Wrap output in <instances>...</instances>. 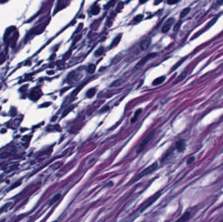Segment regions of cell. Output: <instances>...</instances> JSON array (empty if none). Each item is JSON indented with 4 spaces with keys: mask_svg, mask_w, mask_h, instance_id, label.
<instances>
[{
    "mask_svg": "<svg viewBox=\"0 0 223 222\" xmlns=\"http://www.w3.org/2000/svg\"><path fill=\"white\" fill-rule=\"evenodd\" d=\"M120 40H121V35L117 36V37H116V38L114 39L112 42H111V44L110 45V48H114V47H115V46H116L119 44V42H120Z\"/></svg>",
    "mask_w": 223,
    "mask_h": 222,
    "instance_id": "8fae6325",
    "label": "cell"
},
{
    "mask_svg": "<svg viewBox=\"0 0 223 222\" xmlns=\"http://www.w3.org/2000/svg\"><path fill=\"white\" fill-rule=\"evenodd\" d=\"M141 112H142V109H139V110H138L137 111H136V113H135V114L134 117H132V119H131V123H135V122L136 121V120H137L138 116L140 115V114L141 113Z\"/></svg>",
    "mask_w": 223,
    "mask_h": 222,
    "instance_id": "4fadbf2b",
    "label": "cell"
},
{
    "mask_svg": "<svg viewBox=\"0 0 223 222\" xmlns=\"http://www.w3.org/2000/svg\"><path fill=\"white\" fill-rule=\"evenodd\" d=\"M157 167H158L157 162H156L153 163V164L151 165L150 166H149L148 167H147L146 169H145L142 172H141V173H140V174H138L137 175V176H136L134 178H132V180L131 181V182L129 183V185L135 183V182L138 181L139 180V179L142 178L143 177H145L146 175H149V174L152 173L153 171H155L157 169Z\"/></svg>",
    "mask_w": 223,
    "mask_h": 222,
    "instance_id": "6da1fadb",
    "label": "cell"
},
{
    "mask_svg": "<svg viewBox=\"0 0 223 222\" xmlns=\"http://www.w3.org/2000/svg\"><path fill=\"white\" fill-rule=\"evenodd\" d=\"M189 217H190V212H186L185 213L183 214V216L180 218H179L178 221H187V220H188L189 219Z\"/></svg>",
    "mask_w": 223,
    "mask_h": 222,
    "instance_id": "5bb4252c",
    "label": "cell"
},
{
    "mask_svg": "<svg viewBox=\"0 0 223 222\" xmlns=\"http://www.w3.org/2000/svg\"><path fill=\"white\" fill-rule=\"evenodd\" d=\"M175 148L179 152L184 151L186 148V143L183 139H181L175 143Z\"/></svg>",
    "mask_w": 223,
    "mask_h": 222,
    "instance_id": "8992f818",
    "label": "cell"
},
{
    "mask_svg": "<svg viewBox=\"0 0 223 222\" xmlns=\"http://www.w3.org/2000/svg\"><path fill=\"white\" fill-rule=\"evenodd\" d=\"M151 44V41L149 39H146V40H143L141 43H140V48L142 50H146L148 47Z\"/></svg>",
    "mask_w": 223,
    "mask_h": 222,
    "instance_id": "52a82bcc",
    "label": "cell"
},
{
    "mask_svg": "<svg viewBox=\"0 0 223 222\" xmlns=\"http://www.w3.org/2000/svg\"><path fill=\"white\" fill-rule=\"evenodd\" d=\"M61 198V194L60 193H57V194H56L54 198H52V199L50 201V205H53L54 203H56L57 201H58Z\"/></svg>",
    "mask_w": 223,
    "mask_h": 222,
    "instance_id": "ac0fdd59",
    "label": "cell"
},
{
    "mask_svg": "<svg viewBox=\"0 0 223 222\" xmlns=\"http://www.w3.org/2000/svg\"><path fill=\"white\" fill-rule=\"evenodd\" d=\"M20 184H21V182L18 181L16 184H14L13 185L12 187L10 188V189H13V188H16V187H18V186H19Z\"/></svg>",
    "mask_w": 223,
    "mask_h": 222,
    "instance_id": "484cf974",
    "label": "cell"
},
{
    "mask_svg": "<svg viewBox=\"0 0 223 222\" xmlns=\"http://www.w3.org/2000/svg\"><path fill=\"white\" fill-rule=\"evenodd\" d=\"M104 52V48L103 47H100L99 49L96 50L95 52V56H100Z\"/></svg>",
    "mask_w": 223,
    "mask_h": 222,
    "instance_id": "ffe728a7",
    "label": "cell"
},
{
    "mask_svg": "<svg viewBox=\"0 0 223 222\" xmlns=\"http://www.w3.org/2000/svg\"><path fill=\"white\" fill-rule=\"evenodd\" d=\"M173 151H174V149H170L169 150H168L167 151L164 153V155H163V157L162 158L161 162H165V161H166L167 160H168L169 158V157L172 155V154H173Z\"/></svg>",
    "mask_w": 223,
    "mask_h": 222,
    "instance_id": "ba28073f",
    "label": "cell"
},
{
    "mask_svg": "<svg viewBox=\"0 0 223 222\" xmlns=\"http://www.w3.org/2000/svg\"><path fill=\"white\" fill-rule=\"evenodd\" d=\"M161 195V192H158L155 193V194L153 195L152 197H150L148 199L146 200L140 208V212H143V211L147 209V208H149L151 205H152V204H153L156 201L160 198Z\"/></svg>",
    "mask_w": 223,
    "mask_h": 222,
    "instance_id": "7a4b0ae2",
    "label": "cell"
},
{
    "mask_svg": "<svg viewBox=\"0 0 223 222\" xmlns=\"http://www.w3.org/2000/svg\"><path fill=\"white\" fill-rule=\"evenodd\" d=\"M143 18V15H142V14H140V15H138L136 16L134 20H133V21H135V22H140V21H141Z\"/></svg>",
    "mask_w": 223,
    "mask_h": 222,
    "instance_id": "7402d4cb",
    "label": "cell"
},
{
    "mask_svg": "<svg viewBox=\"0 0 223 222\" xmlns=\"http://www.w3.org/2000/svg\"><path fill=\"white\" fill-rule=\"evenodd\" d=\"M110 109V107H109V106H105V107H103V108L101 110H100V112H106V111H108V110H109Z\"/></svg>",
    "mask_w": 223,
    "mask_h": 222,
    "instance_id": "4316f807",
    "label": "cell"
},
{
    "mask_svg": "<svg viewBox=\"0 0 223 222\" xmlns=\"http://www.w3.org/2000/svg\"><path fill=\"white\" fill-rule=\"evenodd\" d=\"M100 11V8L97 5H94L91 9V14H93V15H96V14H98Z\"/></svg>",
    "mask_w": 223,
    "mask_h": 222,
    "instance_id": "e0dca14e",
    "label": "cell"
},
{
    "mask_svg": "<svg viewBox=\"0 0 223 222\" xmlns=\"http://www.w3.org/2000/svg\"><path fill=\"white\" fill-rule=\"evenodd\" d=\"M194 161H195V157L194 156H192L189 158L187 160V164H190L191 163H193Z\"/></svg>",
    "mask_w": 223,
    "mask_h": 222,
    "instance_id": "cb8c5ba5",
    "label": "cell"
},
{
    "mask_svg": "<svg viewBox=\"0 0 223 222\" xmlns=\"http://www.w3.org/2000/svg\"><path fill=\"white\" fill-rule=\"evenodd\" d=\"M186 59H187V57H184V58H183L182 59H181L180 61H178L177 63H176V64H175V65H174L173 67H172V69L171 71L172 72V71H174V70H175L177 69L178 68L179 66H181V64L183 62L185 61Z\"/></svg>",
    "mask_w": 223,
    "mask_h": 222,
    "instance_id": "9a60e30c",
    "label": "cell"
},
{
    "mask_svg": "<svg viewBox=\"0 0 223 222\" xmlns=\"http://www.w3.org/2000/svg\"><path fill=\"white\" fill-rule=\"evenodd\" d=\"M165 80V77L164 76H161L156 78L153 82V85H158L159 84H161L162 83H163Z\"/></svg>",
    "mask_w": 223,
    "mask_h": 222,
    "instance_id": "30bf717a",
    "label": "cell"
},
{
    "mask_svg": "<svg viewBox=\"0 0 223 222\" xmlns=\"http://www.w3.org/2000/svg\"><path fill=\"white\" fill-rule=\"evenodd\" d=\"M147 1V0H140V2L141 3H143L146 2Z\"/></svg>",
    "mask_w": 223,
    "mask_h": 222,
    "instance_id": "83f0119b",
    "label": "cell"
},
{
    "mask_svg": "<svg viewBox=\"0 0 223 222\" xmlns=\"http://www.w3.org/2000/svg\"><path fill=\"white\" fill-rule=\"evenodd\" d=\"M95 93H96V89L92 88L88 91L87 93H86V96H87V97L88 98H92L93 96L95 95Z\"/></svg>",
    "mask_w": 223,
    "mask_h": 222,
    "instance_id": "7c38bea8",
    "label": "cell"
},
{
    "mask_svg": "<svg viewBox=\"0 0 223 222\" xmlns=\"http://www.w3.org/2000/svg\"><path fill=\"white\" fill-rule=\"evenodd\" d=\"M190 8H189V7H187V8H185V9H183L180 13V18H184L187 15V14H189V12H190Z\"/></svg>",
    "mask_w": 223,
    "mask_h": 222,
    "instance_id": "2e32d148",
    "label": "cell"
},
{
    "mask_svg": "<svg viewBox=\"0 0 223 222\" xmlns=\"http://www.w3.org/2000/svg\"><path fill=\"white\" fill-rule=\"evenodd\" d=\"M74 105H72V106H69V107H67V108H66L65 110V111H64L63 113L62 117L66 116L68 113H70V112H71V111L74 109Z\"/></svg>",
    "mask_w": 223,
    "mask_h": 222,
    "instance_id": "d6986e66",
    "label": "cell"
},
{
    "mask_svg": "<svg viewBox=\"0 0 223 222\" xmlns=\"http://www.w3.org/2000/svg\"><path fill=\"white\" fill-rule=\"evenodd\" d=\"M178 2V0H168V3L169 5H174Z\"/></svg>",
    "mask_w": 223,
    "mask_h": 222,
    "instance_id": "d4e9b609",
    "label": "cell"
},
{
    "mask_svg": "<svg viewBox=\"0 0 223 222\" xmlns=\"http://www.w3.org/2000/svg\"><path fill=\"white\" fill-rule=\"evenodd\" d=\"M155 130H153L150 132V133L149 134V135L147 136V137L143 139V140L141 142V143H140L139 147H138V149H137V152L138 153H140V152L142 151V150L144 149L146 147V146L148 144V143L152 141V139H153V138L154 137L155 135Z\"/></svg>",
    "mask_w": 223,
    "mask_h": 222,
    "instance_id": "3957f363",
    "label": "cell"
},
{
    "mask_svg": "<svg viewBox=\"0 0 223 222\" xmlns=\"http://www.w3.org/2000/svg\"><path fill=\"white\" fill-rule=\"evenodd\" d=\"M95 69H96V67L95 64H90L88 67V72L89 73H93L95 70Z\"/></svg>",
    "mask_w": 223,
    "mask_h": 222,
    "instance_id": "44dd1931",
    "label": "cell"
},
{
    "mask_svg": "<svg viewBox=\"0 0 223 222\" xmlns=\"http://www.w3.org/2000/svg\"><path fill=\"white\" fill-rule=\"evenodd\" d=\"M157 56V53H149V54L147 55L146 57H143V59H142L138 63V64H136V67H135V69H140V68L142 67L144 64L146 63V62L147 61L153 58V57H155Z\"/></svg>",
    "mask_w": 223,
    "mask_h": 222,
    "instance_id": "277c9868",
    "label": "cell"
},
{
    "mask_svg": "<svg viewBox=\"0 0 223 222\" xmlns=\"http://www.w3.org/2000/svg\"><path fill=\"white\" fill-rule=\"evenodd\" d=\"M187 73H188L187 70V69L183 71V73H182L180 75H179V76L177 78V79H176L175 81V82H174V84H177V83H179V82H180L181 81H182V80H183V79H185V77L187 76Z\"/></svg>",
    "mask_w": 223,
    "mask_h": 222,
    "instance_id": "9c48e42d",
    "label": "cell"
},
{
    "mask_svg": "<svg viewBox=\"0 0 223 222\" xmlns=\"http://www.w3.org/2000/svg\"><path fill=\"white\" fill-rule=\"evenodd\" d=\"M174 18H169L164 24L163 28H162V31H163V33H167V32H168L169 30H170V29L171 26H172V24H174Z\"/></svg>",
    "mask_w": 223,
    "mask_h": 222,
    "instance_id": "5b68a950",
    "label": "cell"
},
{
    "mask_svg": "<svg viewBox=\"0 0 223 222\" xmlns=\"http://www.w3.org/2000/svg\"><path fill=\"white\" fill-rule=\"evenodd\" d=\"M181 23H182L181 21H179L178 22L177 24H176L175 25V26H174V31H178L179 30V29L180 28Z\"/></svg>",
    "mask_w": 223,
    "mask_h": 222,
    "instance_id": "603a6c76",
    "label": "cell"
}]
</instances>
